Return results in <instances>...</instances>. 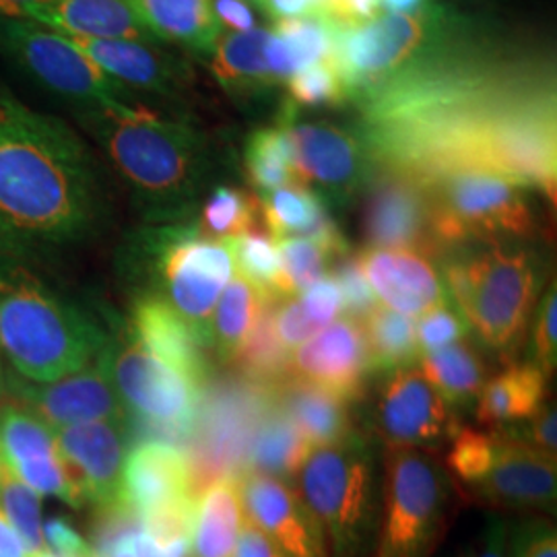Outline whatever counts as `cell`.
<instances>
[{
	"mask_svg": "<svg viewBox=\"0 0 557 557\" xmlns=\"http://www.w3.org/2000/svg\"><path fill=\"white\" fill-rule=\"evenodd\" d=\"M0 557H34L23 539L0 512Z\"/></svg>",
	"mask_w": 557,
	"mask_h": 557,
	"instance_id": "cell-55",
	"label": "cell"
},
{
	"mask_svg": "<svg viewBox=\"0 0 557 557\" xmlns=\"http://www.w3.org/2000/svg\"><path fill=\"white\" fill-rule=\"evenodd\" d=\"M549 398V379L529 361L506 363L487 379L475 403V419L487 430H499L535 416Z\"/></svg>",
	"mask_w": 557,
	"mask_h": 557,
	"instance_id": "cell-27",
	"label": "cell"
},
{
	"mask_svg": "<svg viewBox=\"0 0 557 557\" xmlns=\"http://www.w3.org/2000/svg\"><path fill=\"white\" fill-rule=\"evenodd\" d=\"M438 260L446 296L471 335L504 363L517 361L549 277L535 242H478Z\"/></svg>",
	"mask_w": 557,
	"mask_h": 557,
	"instance_id": "cell-5",
	"label": "cell"
},
{
	"mask_svg": "<svg viewBox=\"0 0 557 557\" xmlns=\"http://www.w3.org/2000/svg\"><path fill=\"white\" fill-rule=\"evenodd\" d=\"M0 512L23 539L32 554H40L44 543L41 498L36 490L25 485L7 465L0 453Z\"/></svg>",
	"mask_w": 557,
	"mask_h": 557,
	"instance_id": "cell-40",
	"label": "cell"
},
{
	"mask_svg": "<svg viewBox=\"0 0 557 557\" xmlns=\"http://www.w3.org/2000/svg\"><path fill=\"white\" fill-rule=\"evenodd\" d=\"M238 479H218L200 492L190 535V557H234L246 520Z\"/></svg>",
	"mask_w": 557,
	"mask_h": 557,
	"instance_id": "cell-29",
	"label": "cell"
},
{
	"mask_svg": "<svg viewBox=\"0 0 557 557\" xmlns=\"http://www.w3.org/2000/svg\"><path fill=\"white\" fill-rule=\"evenodd\" d=\"M126 331L140 347L174 368L200 391L211 382L213 366L207 354L209 349L165 301L149 296L131 298Z\"/></svg>",
	"mask_w": 557,
	"mask_h": 557,
	"instance_id": "cell-22",
	"label": "cell"
},
{
	"mask_svg": "<svg viewBox=\"0 0 557 557\" xmlns=\"http://www.w3.org/2000/svg\"><path fill=\"white\" fill-rule=\"evenodd\" d=\"M44 543L50 545V554L59 557H96L91 545L64 520L52 518L44 524Z\"/></svg>",
	"mask_w": 557,
	"mask_h": 557,
	"instance_id": "cell-52",
	"label": "cell"
},
{
	"mask_svg": "<svg viewBox=\"0 0 557 557\" xmlns=\"http://www.w3.org/2000/svg\"><path fill=\"white\" fill-rule=\"evenodd\" d=\"M238 481L244 515L285 556L329 557L319 518L292 483L250 471H244Z\"/></svg>",
	"mask_w": 557,
	"mask_h": 557,
	"instance_id": "cell-18",
	"label": "cell"
},
{
	"mask_svg": "<svg viewBox=\"0 0 557 557\" xmlns=\"http://www.w3.org/2000/svg\"><path fill=\"white\" fill-rule=\"evenodd\" d=\"M0 453L11 471L59 458L57 432L20 405H2Z\"/></svg>",
	"mask_w": 557,
	"mask_h": 557,
	"instance_id": "cell-35",
	"label": "cell"
},
{
	"mask_svg": "<svg viewBox=\"0 0 557 557\" xmlns=\"http://www.w3.org/2000/svg\"><path fill=\"white\" fill-rule=\"evenodd\" d=\"M278 264L281 275L277 283V298H298L312 285L329 277L333 259L331 255L312 239H278Z\"/></svg>",
	"mask_w": 557,
	"mask_h": 557,
	"instance_id": "cell-39",
	"label": "cell"
},
{
	"mask_svg": "<svg viewBox=\"0 0 557 557\" xmlns=\"http://www.w3.org/2000/svg\"><path fill=\"white\" fill-rule=\"evenodd\" d=\"M289 374L333 391L349 403L366 397L372 366L361 320L349 317L333 320L299 345L292 356Z\"/></svg>",
	"mask_w": 557,
	"mask_h": 557,
	"instance_id": "cell-19",
	"label": "cell"
},
{
	"mask_svg": "<svg viewBox=\"0 0 557 557\" xmlns=\"http://www.w3.org/2000/svg\"><path fill=\"white\" fill-rule=\"evenodd\" d=\"M145 223H184L199 213L215 172V149L195 120L137 103L77 110Z\"/></svg>",
	"mask_w": 557,
	"mask_h": 557,
	"instance_id": "cell-3",
	"label": "cell"
},
{
	"mask_svg": "<svg viewBox=\"0 0 557 557\" xmlns=\"http://www.w3.org/2000/svg\"><path fill=\"white\" fill-rule=\"evenodd\" d=\"M363 195L361 238L366 248L416 250L440 259L432 230V199L423 182L376 168Z\"/></svg>",
	"mask_w": 557,
	"mask_h": 557,
	"instance_id": "cell-14",
	"label": "cell"
},
{
	"mask_svg": "<svg viewBox=\"0 0 557 557\" xmlns=\"http://www.w3.org/2000/svg\"><path fill=\"white\" fill-rule=\"evenodd\" d=\"M110 557H137V554L133 552V545L131 543H126V545H122V547H119L114 554Z\"/></svg>",
	"mask_w": 557,
	"mask_h": 557,
	"instance_id": "cell-58",
	"label": "cell"
},
{
	"mask_svg": "<svg viewBox=\"0 0 557 557\" xmlns=\"http://www.w3.org/2000/svg\"><path fill=\"white\" fill-rule=\"evenodd\" d=\"M506 436L518 440L541 453L557 457V411L556 403L547 400L535 416L512 425L499 428Z\"/></svg>",
	"mask_w": 557,
	"mask_h": 557,
	"instance_id": "cell-48",
	"label": "cell"
},
{
	"mask_svg": "<svg viewBox=\"0 0 557 557\" xmlns=\"http://www.w3.org/2000/svg\"><path fill=\"white\" fill-rule=\"evenodd\" d=\"M462 498L434 453L391 448L382 455V515L374 557H432Z\"/></svg>",
	"mask_w": 557,
	"mask_h": 557,
	"instance_id": "cell-8",
	"label": "cell"
},
{
	"mask_svg": "<svg viewBox=\"0 0 557 557\" xmlns=\"http://www.w3.org/2000/svg\"><path fill=\"white\" fill-rule=\"evenodd\" d=\"M498 438L494 430H475L460 428L448 442V453L444 458V467L458 485L467 490L487 475L494 465Z\"/></svg>",
	"mask_w": 557,
	"mask_h": 557,
	"instance_id": "cell-41",
	"label": "cell"
},
{
	"mask_svg": "<svg viewBox=\"0 0 557 557\" xmlns=\"http://www.w3.org/2000/svg\"><path fill=\"white\" fill-rule=\"evenodd\" d=\"M460 416L423 376L419 366L382 376L372 405L374 436L391 448L434 453L460 430Z\"/></svg>",
	"mask_w": 557,
	"mask_h": 557,
	"instance_id": "cell-13",
	"label": "cell"
},
{
	"mask_svg": "<svg viewBox=\"0 0 557 557\" xmlns=\"http://www.w3.org/2000/svg\"><path fill=\"white\" fill-rule=\"evenodd\" d=\"M182 499L197 502L188 457L170 442H139L124 462L122 504L143 518Z\"/></svg>",
	"mask_w": 557,
	"mask_h": 557,
	"instance_id": "cell-23",
	"label": "cell"
},
{
	"mask_svg": "<svg viewBox=\"0 0 557 557\" xmlns=\"http://www.w3.org/2000/svg\"><path fill=\"white\" fill-rule=\"evenodd\" d=\"M211 11L221 34H244L259 27L250 0H211Z\"/></svg>",
	"mask_w": 557,
	"mask_h": 557,
	"instance_id": "cell-53",
	"label": "cell"
},
{
	"mask_svg": "<svg viewBox=\"0 0 557 557\" xmlns=\"http://www.w3.org/2000/svg\"><path fill=\"white\" fill-rule=\"evenodd\" d=\"M370 351L372 376H386L397 370L418 366L419 351L416 320L398 314L386 306H376L361 320Z\"/></svg>",
	"mask_w": 557,
	"mask_h": 557,
	"instance_id": "cell-34",
	"label": "cell"
},
{
	"mask_svg": "<svg viewBox=\"0 0 557 557\" xmlns=\"http://www.w3.org/2000/svg\"><path fill=\"white\" fill-rule=\"evenodd\" d=\"M234 557H287L277 545L267 537L259 527H255L248 518L239 531L238 545Z\"/></svg>",
	"mask_w": 557,
	"mask_h": 557,
	"instance_id": "cell-54",
	"label": "cell"
},
{
	"mask_svg": "<svg viewBox=\"0 0 557 557\" xmlns=\"http://www.w3.org/2000/svg\"><path fill=\"white\" fill-rule=\"evenodd\" d=\"M131 444L124 419L87 421L57 430V448L81 496L98 510L122 502V473Z\"/></svg>",
	"mask_w": 557,
	"mask_h": 557,
	"instance_id": "cell-17",
	"label": "cell"
},
{
	"mask_svg": "<svg viewBox=\"0 0 557 557\" xmlns=\"http://www.w3.org/2000/svg\"><path fill=\"white\" fill-rule=\"evenodd\" d=\"M418 366L423 376L458 413L475 407L479 393L490 379L485 359L475 345L467 343V338L423 354Z\"/></svg>",
	"mask_w": 557,
	"mask_h": 557,
	"instance_id": "cell-30",
	"label": "cell"
},
{
	"mask_svg": "<svg viewBox=\"0 0 557 557\" xmlns=\"http://www.w3.org/2000/svg\"><path fill=\"white\" fill-rule=\"evenodd\" d=\"M557 285H552L543 292L539 299L535 317L531 320V337L527 361L537 366L539 370L552 379L557 368Z\"/></svg>",
	"mask_w": 557,
	"mask_h": 557,
	"instance_id": "cell-44",
	"label": "cell"
},
{
	"mask_svg": "<svg viewBox=\"0 0 557 557\" xmlns=\"http://www.w3.org/2000/svg\"><path fill=\"white\" fill-rule=\"evenodd\" d=\"M271 32L257 27L244 34H220L209 69L221 89L238 103L269 100L278 83L267 62V41Z\"/></svg>",
	"mask_w": 557,
	"mask_h": 557,
	"instance_id": "cell-26",
	"label": "cell"
},
{
	"mask_svg": "<svg viewBox=\"0 0 557 557\" xmlns=\"http://www.w3.org/2000/svg\"><path fill=\"white\" fill-rule=\"evenodd\" d=\"M230 246L234 264L239 269V275L250 283L259 285L267 294L277 298L278 264L277 244L269 236V232L250 230L238 238L223 239Z\"/></svg>",
	"mask_w": 557,
	"mask_h": 557,
	"instance_id": "cell-43",
	"label": "cell"
},
{
	"mask_svg": "<svg viewBox=\"0 0 557 557\" xmlns=\"http://www.w3.org/2000/svg\"><path fill=\"white\" fill-rule=\"evenodd\" d=\"M312 446L298 428L271 403L260 419L259 428L248 446V465L244 471L260 473L281 481L298 478L304 460Z\"/></svg>",
	"mask_w": 557,
	"mask_h": 557,
	"instance_id": "cell-32",
	"label": "cell"
},
{
	"mask_svg": "<svg viewBox=\"0 0 557 557\" xmlns=\"http://www.w3.org/2000/svg\"><path fill=\"white\" fill-rule=\"evenodd\" d=\"M250 2H259V0H250Z\"/></svg>",
	"mask_w": 557,
	"mask_h": 557,
	"instance_id": "cell-60",
	"label": "cell"
},
{
	"mask_svg": "<svg viewBox=\"0 0 557 557\" xmlns=\"http://www.w3.org/2000/svg\"><path fill=\"white\" fill-rule=\"evenodd\" d=\"M273 296L248 278L236 275L223 289L209 326V349L221 361H232L252 333L262 308Z\"/></svg>",
	"mask_w": 557,
	"mask_h": 557,
	"instance_id": "cell-33",
	"label": "cell"
},
{
	"mask_svg": "<svg viewBox=\"0 0 557 557\" xmlns=\"http://www.w3.org/2000/svg\"><path fill=\"white\" fill-rule=\"evenodd\" d=\"M81 52L96 66L126 87L131 94L143 91L178 100L193 87V69L176 52L160 41L75 40Z\"/></svg>",
	"mask_w": 557,
	"mask_h": 557,
	"instance_id": "cell-20",
	"label": "cell"
},
{
	"mask_svg": "<svg viewBox=\"0 0 557 557\" xmlns=\"http://www.w3.org/2000/svg\"><path fill=\"white\" fill-rule=\"evenodd\" d=\"M432 199L440 259L478 242H537L541 215L531 190L485 172H453L423 182Z\"/></svg>",
	"mask_w": 557,
	"mask_h": 557,
	"instance_id": "cell-9",
	"label": "cell"
},
{
	"mask_svg": "<svg viewBox=\"0 0 557 557\" xmlns=\"http://www.w3.org/2000/svg\"><path fill=\"white\" fill-rule=\"evenodd\" d=\"M333 278L343 296V312L349 319L363 320L376 306V296L366 278L358 252H349L331 264Z\"/></svg>",
	"mask_w": 557,
	"mask_h": 557,
	"instance_id": "cell-45",
	"label": "cell"
},
{
	"mask_svg": "<svg viewBox=\"0 0 557 557\" xmlns=\"http://www.w3.org/2000/svg\"><path fill=\"white\" fill-rule=\"evenodd\" d=\"M147 32L161 41L209 59L220 27L211 0H128Z\"/></svg>",
	"mask_w": 557,
	"mask_h": 557,
	"instance_id": "cell-28",
	"label": "cell"
},
{
	"mask_svg": "<svg viewBox=\"0 0 557 557\" xmlns=\"http://www.w3.org/2000/svg\"><path fill=\"white\" fill-rule=\"evenodd\" d=\"M0 386L15 405L34 413L54 432L101 419L126 421L103 351L87 368L52 382H27L0 372Z\"/></svg>",
	"mask_w": 557,
	"mask_h": 557,
	"instance_id": "cell-15",
	"label": "cell"
},
{
	"mask_svg": "<svg viewBox=\"0 0 557 557\" xmlns=\"http://www.w3.org/2000/svg\"><path fill=\"white\" fill-rule=\"evenodd\" d=\"M116 269L131 298L165 301L209 349L211 317L234 273L225 242L205 238L195 220L145 223L122 242Z\"/></svg>",
	"mask_w": 557,
	"mask_h": 557,
	"instance_id": "cell-6",
	"label": "cell"
},
{
	"mask_svg": "<svg viewBox=\"0 0 557 557\" xmlns=\"http://www.w3.org/2000/svg\"><path fill=\"white\" fill-rule=\"evenodd\" d=\"M275 120L289 135L296 184L317 195L329 211H345L366 193L376 163L358 131L329 120L304 119L285 98Z\"/></svg>",
	"mask_w": 557,
	"mask_h": 557,
	"instance_id": "cell-12",
	"label": "cell"
},
{
	"mask_svg": "<svg viewBox=\"0 0 557 557\" xmlns=\"http://www.w3.org/2000/svg\"><path fill=\"white\" fill-rule=\"evenodd\" d=\"M244 168L250 184L259 193H269L287 184H296L292 165V143L285 126L273 122L257 128L244 143Z\"/></svg>",
	"mask_w": 557,
	"mask_h": 557,
	"instance_id": "cell-37",
	"label": "cell"
},
{
	"mask_svg": "<svg viewBox=\"0 0 557 557\" xmlns=\"http://www.w3.org/2000/svg\"><path fill=\"white\" fill-rule=\"evenodd\" d=\"M299 304L306 317L322 331L335 320L338 312H343V296H341L337 281L333 277L322 278L308 292H304V298H299Z\"/></svg>",
	"mask_w": 557,
	"mask_h": 557,
	"instance_id": "cell-51",
	"label": "cell"
},
{
	"mask_svg": "<svg viewBox=\"0 0 557 557\" xmlns=\"http://www.w3.org/2000/svg\"><path fill=\"white\" fill-rule=\"evenodd\" d=\"M0 57L75 110L137 103L135 94L108 77L59 32L23 17H0Z\"/></svg>",
	"mask_w": 557,
	"mask_h": 557,
	"instance_id": "cell-11",
	"label": "cell"
},
{
	"mask_svg": "<svg viewBox=\"0 0 557 557\" xmlns=\"http://www.w3.org/2000/svg\"><path fill=\"white\" fill-rule=\"evenodd\" d=\"M44 0H0V17H21L27 7H34Z\"/></svg>",
	"mask_w": 557,
	"mask_h": 557,
	"instance_id": "cell-57",
	"label": "cell"
},
{
	"mask_svg": "<svg viewBox=\"0 0 557 557\" xmlns=\"http://www.w3.org/2000/svg\"><path fill=\"white\" fill-rule=\"evenodd\" d=\"M271 299L252 329V333L244 341L238 354L230 363H236L239 372L259 386H271L289 374L292 356L289 349L281 343L275 329V304Z\"/></svg>",
	"mask_w": 557,
	"mask_h": 557,
	"instance_id": "cell-36",
	"label": "cell"
},
{
	"mask_svg": "<svg viewBox=\"0 0 557 557\" xmlns=\"http://www.w3.org/2000/svg\"><path fill=\"white\" fill-rule=\"evenodd\" d=\"M21 17L75 40L158 41L128 0H44L27 7Z\"/></svg>",
	"mask_w": 557,
	"mask_h": 557,
	"instance_id": "cell-24",
	"label": "cell"
},
{
	"mask_svg": "<svg viewBox=\"0 0 557 557\" xmlns=\"http://www.w3.org/2000/svg\"><path fill=\"white\" fill-rule=\"evenodd\" d=\"M333 38L335 25L317 13L277 21L267 41V62L278 85H285L301 69L326 59Z\"/></svg>",
	"mask_w": 557,
	"mask_h": 557,
	"instance_id": "cell-31",
	"label": "cell"
},
{
	"mask_svg": "<svg viewBox=\"0 0 557 557\" xmlns=\"http://www.w3.org/2000/svg\"><path fill=\"white\" fill-rule=\"evenodd\" d=\"M450 557H512V522L492 510L478 533Z\"/></svg>",
	"mask_w": 557,
	"mask_h": 557,
	"instance_id": "cell-47",
	"label": "cell"
},
{
	"mask_svg": "<svg viewBox=\"0 0 557 557\" xmlns=\"http://www.w3.org/2000/svg\"><path fill=\"white\" fill-rule=\"evenodd\" d=\"M376 168L430 182L512 180L556 202V66L496 21H475L413 71L351 103Z\"/></svg>",
	"mask_w": 557,
	"mask_h": 557,
	"instance_id": "cell-1",
	"label": "cell"
},
{
	"mask_svg": "<svg viewBox=\"0 0 557 557\" xmlns=\"http://www.w3.org/2000/svg\"><path fill=\"white\" fill-rule=\"evenodd\" d=\"M299 496L319 518L329 557H374L382 515L379 450L361 432L312 448L298 473Z\"/></svg>",
	"mask_w": 557,
	"mask_h": 557,
	"instance_id": "cell-7",
	"label": "cell"
},
{
	"mask_svg": "<svg viewBox=\"0 0 557 557\" xmlns=\"http://www.w3.org/2000/svg\"><path fill=\"white\" fill-rule=\"evenodd\" d=\"M425 4V0H380V7L388 11V15L416 13Z\"/></svg>",
	"mask_w": 557,
	"mask_h": 557,
	"instance_id": "cell-56",
	"label": "cell"
},
{
	"mask_svg": "<svg viewBox=\"0 0 557 557\" xmlns=\"http://www.w3.org/2000/svg\"><path fill=\"white\" fill-rule=\"evenodd\" d=\"M271 403L289 419L312 448L331 446L349 438L354 428L351 403L319 384L287 374L267 386Z\"/></svg>",
	"mask_w": 557,
	"mask_h": 557,
	"instance_id": "cell-25",
	"label": "cell"
},
{
	"mask_svg": "<svg viewBox=\"0 0 557 557\" xmlns=\"http://www.w3.org/2000/svg\"><path fill=\"white\" fill-rule=\"evenodd\" d=\"M358 255L374 296L398 314L423 317L448 304L434 259L397 248H363Z\"/></svg>",
	"mask_w": 557,
	"mask_h": 557,
	"instance_id": "cell-21",
	"label": "cell"
},
{
	"mask_svg": "<svg viewBox=\"0 0 557 557\" xmlns=\"http://www.w3.org/2000/svg\"><path fill=\"white\" fill-rule=\"evenodd\" d=\"M103 356L131 430L174 446L193 438L200 388L140 347L128 331L110 333Z\"/></svg>",
	"mask_w": 557,
	"mask_h": 557,
	"instance_id": "cell-10",
	"label": "cell"
},
{
	"mask_svg": "<svg viewBox=\"0 0 557 557\" xmlns=\"http://www.w3.org/2000/svg\"><path fill=\"white\" fill-rule=\"evenodd\" d=\"M416 333H418L421 356L471 335L467 322L458 314L457 308H450L448 304L425 312L421 320L416 322Z\"/></svg>",
	"mask_w": 557,
	"mask_h": 557,
	"instance_id": "cell-46",
	"label": "cell"
},
{
	"mask_svg": "<svg viewBox=\"0 0 557 557\" xmlns=\"http://www.w3.org/2000/svg\"><path fill=\"white\" fill-rule=\"evenodd\" d=\"M285 100L292 101L299 112L320 108L349 106V94L329 60H320L301 69L285 83Z\"/></svg>",
	"mask_w": 557,
	"mask_h": 557,
	"instance_id": "cell-42",
	"label": "cell"
},
{
	"mask_svg": "<svg viewBox=\"0 0 557 557\" xmlns=\"http://www.w3.org/2000/svg\"><path fill=\"white\" fill-rule=\"evenodd\" d=\"M108 329L32 264L0 257V372L52 382L100 358Z\"/></svg>",
	"mask_w": 557,
	"mask_h": 557,
	"instance_id": "cell-4",
	"label": "cell"
},
{
	"mask_svg": "<svg viewBox=\"0 0 557 557\" xmlns=\"http://www.w3.org/2000/svg\"><path fill=\"white\" fill-rule=\"evenodd\" d=\"M512 557H557L556 527L547 518L512 524Z\"/></svg>",
	"mask_w": 557,
	"mask_h": 557,
	"instance_id": "cell-49",
	"label": "cell"
},
{
	"mask_svg": "<svg viewBox=\"0 0 557 557\" xmlns=\"http://www.w3.org/2000/svg\"><path fill=\"white\" fill-rule=\"evenodd\" d=\"M498 446L487 475L469 487L471 498L494 512L554 515L557 458L494 430Z\"/></svg>",
	"mask_w": 557,
	"mask_h": 557,
	"instance_id": "cell-16",
	"label": "cell"
},
{
	"mask_svg": "<svg viewBox=\"0 0 557 557\" xmlns=\"http://www.w3.org/2000/svg\"><path fill=\"white\" fill-rule=\"evenodd\" d=\"M275 329L281 343L289 351L320 333L319 326L306 317L299 298L278 299L275 304Z\"/></svg>",
	"mask_w": 557,
	"mask_h": 557,
	"instance_id": "cell-50",
	"label": "cell"
},
{
	"mask_svg": "<svg viewBox=\"0 0 557 557\" xmlns=\"http://www.w3.org/2000/svg\"><path fill=\"white\" fill-rule=\"evenodd\" d=\"M108 207L100 163L79 133L0 89V257H60L100 232Z\"/></svg>",
	"mask_w": 557,
	"mask_h": 557,
	"instance_id": "cell-2",
	"label": "cell"
},
{
	"mask_svg": "<svg viewBox=\"0 0 557 557\" xmlns=\"http://www.w3.org/2000/svg\"><path fill=\"white\" fill-rule=\"evenodd\" d=\"M34 557H59V556H54V554H46V552H40V554H34Z\"/></svg>",
	"mask_w": 557,
	"mask_h": 557,
	"instance_id": "cell-59",
	"label": "cell"
},
{
	"mask_svg": "<svg viewBox=\"0 0 557 557\" xmlns=\"http://www.w3.org/2000/svg\"><path fill=\"white\" fill-rule=\"evenodd\" d=\"M259 218V197L236 186L218 184L200 202L199 220L195 223L205 238L223 242L257 230Z\"/></svg>",
	"mask_w": 557,
	"mask_h": 557,
	"instance_id": "cell-38",
	"label": "cell"
}]
</instances>
